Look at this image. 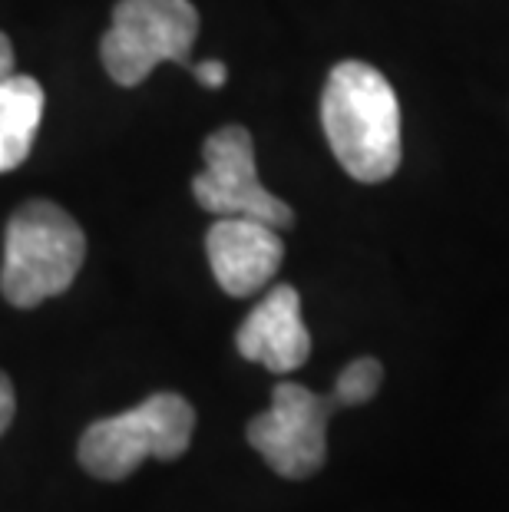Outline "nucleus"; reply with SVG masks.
<instances>
[{"mask_svg": "<svg viewBox=\"0 0 509 512\" xmlns=\"http://www.w3.org/2000/svg\"><path fill=\"white\" fill-rule=\"evenodd\" d=\"M321 126L334 159L351 179L377 185L400 166V103L381 70L344 60L321 93Z\"/></svg>", "mask_w": 509, "mask_h": 512, "instance_id": "nucleus-1", "label": "nucleus"}, {"mask_svg": "<svg viewBox=\"0 0 509 512\" xmlns=\"http://www.w3.org/2000/svg\"><path fill=\"white\" fill-rule=\"evenodd\" d=\"M83 258L86 235L67 209L50 199L24 202L7 222L0 291L14 308H37L73 285Z\"/></svg>", "mask_w": 509, "mask_h": 512, "instance_id": "nucleus-2", "label": "nucleus"}, {"mask_svg": "<svg viewBox=\"0 0 509 512\" xmlns=\"http://www.w3.org/2000/svg\"><path fill=\"white\" fill-rule=\"evenodd\" d=\"M192 433H196L192 403L179 394H153L133 410L90 423L80 437L77 456L90 476L119 483L133 476L149 456L179 460L189 450Z\"/></svg>", "mask_w": 509, "mask_h": 512, "instance_id": "nucleus-3", "label": "nucleus"}, {"mask_svg": "<svg viewBox=\"0 0 509 512\" xmlns=\"http://www.w3.org/2000/svg\"><path fill=\"white\" fill-rule=\"evenodd\" d=\"M199 37V10L189 0H119L100 40L106 73L119 86H139L159 63H186Z\"/></svg>", "mask_w": 509, "mask_h": 512, "instance_id": "nucleus-4", "label": "nucleus"}, {"mask_svg": "<svg viewBox=\"0 0 509 512\" xmlns=\"http://www.w3.org/2000/svg\"><path fill=\"white\" fill-rule=\"evenodd\" d=\"M205 169L192 179V195L209 215H242L265 225L285 228L295 225V212L281 202L258 179L255 143L245 126H222L202 143Z\"/></svg>", "mask_w": 509, "mask_h": 512, "instance_id": "nucleus-5", "label": "nucleus"}, {"mask_svg": "<svg viewBox=\"0 0 509 512\" xmlns=\"http://www.w3.org/2000/svg\"><path fill=\"white\" fill-rule=\"evenodd\" d=\"M331 397H321L301 384L275 387L272 407L248 423V443L285 479H308L328 460Z\"/></svg>", "mask_w": 509, "mask_h": 512, "instance_id": "nucleus-6", "label": "nucleus"}, {"mask_svg": "<svg viewBox=\"0 0 509 512\" xmlns=\"http://www.w3.org/2000/svg\"><path fill=\"white\" fill-rule=\"evenodd\" d=\"M205 255L219 288L232 298H248L278 275L285 261V242L272 225L242 215H222L205 232Z\"/></svg>", "mask_w": 509, "mask_h": 512, "instance_id": "nucleus-7", "label": "nucleus"}, {"mask_svg": "<svg viewBox=\"0 0 509 512\" xmlns=\"http://www.w3.org/2000/svg\"><path fill=\"white\" fill-rule=\"evenodd\" d=\"M245 361L262 364L272 374H291L308 361L311 334L301 321V298L291 285H278L255 304L235 334Z\"/></svg>", "mask_w": 509, "mask_h": 512, "instance_id": "nucleus-8", "label": "nucleus"}, {"mask_svg": "<svg viewBox=\"0 0 509 512\" xmlns=\"http://www.w3.org/2000/svg\"><path fill=\"white\" fill-rule=\"evenodd\" d=\"M43 86L27 73L0 80V172L24 166L43 119Z\"/></svg>", "mask_w": 509, "mask_h": 512, "instance_id": "nucleus-9", "label": "nucleus"}, {"mask_svg": "<svg viewBox=\"0 0 509 512\" xmlns=\"http://www.w3.org/2000/svg\"><path fill=\"white\" fill-rule=\"evenodd\" d=\"M381 380H384V367L381 361H374V357H357L348 367L341 370L338 384L331 390V403L334 410L341 407H361V403L374 400V394L381 390Z\"/></svg>", "mask_w": 509, "mask_h": 512, "instance_id": "nucleus-10", "label": "nucleus"}, {"mask_svg": "<svg viewBox=\"0 0 509 512\" xmlns=\"http://www.w3.org/2000/svg\"><path fill=\"white\" fill-rule=\"evenodd\" d=\"M192 73H196V80L202 86H209V90H222L225 80H229V70H225L222 60H202L192 67Z\"/></svg>", "mask_w": 509, "mask_h": 512, "instance_id": "nucleus-11", "label": "nucleus"}, {"mask_svg": "<svg viewBox=\"0 0 509 512\" xmlns=\"http://www.w3.org/2000/svg\"><path fill=\"white\" fill-rule=\"evenodd\" d=\"M14 410H17V397H14V384L10 377L0 370V437L7 433L10 420H14Z\"/></svg>", "mask_w": 509, "mask_h": 512, "instance_id": "nucleus-12", "label": "nucleus"}, {"mask_svg": "<svg viewBox=\"0 0 509 512\" xmlns=\"http://www.w3.org/2000/svg\"><path fill=\"white\" fill-rule=\"evenodd\" d=\"M14 73V43L7 34H0V80Z\"/></svg>", "mask_w": 509, "mask_h": 512, "instance_id": "nucleus-13", "label": "nucleus"}]
</instances>
